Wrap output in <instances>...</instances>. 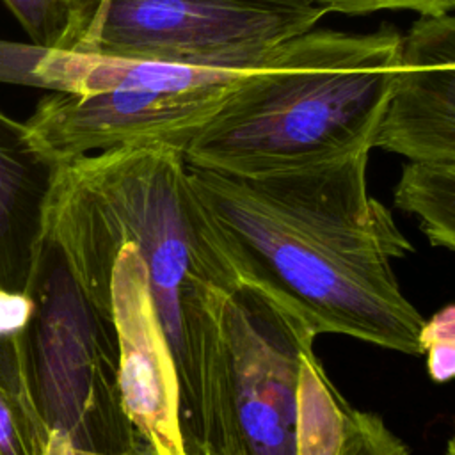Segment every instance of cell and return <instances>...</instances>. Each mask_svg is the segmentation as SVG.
Instances as JSON below:
<instances>
[{
  "instance_id": "cell-14",
  "label": "cell",
  "mask_w": 455,
  "mask_h": 455,
  "mask_svg": "<svg viewBox=\"0 0 455 455\" xmlns=\"http://www.w3.org/2000/svg\"><path fill=\"white\" fill-rule=\"evenodd\" d=\"M336 455H409V450L379 416L354 409L347 414Z\"/></svg>"
},
{
  "instance_id": "cell-15",
  "label": "cell",
  "mask_w": 455,
  "mask_h": 455,
  "mask_svg": "<svg viewBox=\"0 0 455 455\" xmlns=\"http://www.w3.org/2000/svg\"><path fill=\"white\" fill-rule=\"evenodd\" d=\"M419 343L430 377L435 382L455 379V306H446L423 322Z\"/></svg>"
},
{
  "instance_id": "cell-2",
  "label": "cell",
  "mask_w": 455,
  "mask_h": 455,
  "mask_svg": "<svg viewBox=\"0 0 455 455\" xmlns=\"http://www.w3.org/2000/svg\"><path fill=\"white\" fill-rule=\"evenodd\" d=\"M30 252H53L110 325V272L137 243L174 355L181 400L210 396L224 370V304L238 286L192 188L183 151L126 146L55 165Z\"/></svg>"
},
{
  "instance_id": "cell-1",
  "label": "cell",
  "mask_w": 455,
  "mask_h": 455,
  "mask_svg": "<svg viewBox=\"0 0 455 455\" xmlns=\"http://www.w3.org/2000/svg\"><path fill=\"white\" fill-rule=\"evenodd\" d=\"M366 167L368 155H355L256 176L188 165V176L240 284L315 336L345 334L416 355L425 318L393 270L414 247L370 196Z\"/></svg>"
},
{
  "instance_id": "cell-13",
  "label": "cell",
  "mask_w": 455,
  "mask_h": 455,
  "mask_svg": "<svg viewBox=\"0 0 455 455\" xmlns=\"http://www.w3.org/2000/svg\"><path fill=\"white\" fill-rule=\"evenodd\" d=\"M30 41L48 50H71L82 32L80 0H4Z\"/></svg>"
},
{
  "instance_id": "cell-6",
  "label": "cell",
  "mask_w": 455,
  "mask_h": 455,
  "mask_svg": "<svg viewBox=\"0 0 455 455\" xmlns=\"http://www.w3.org/2000/svg\"><path fill=\"white\" fill-rule=\"evenodd\" d=\"M315 338L259 290L229 291L224 352L235 455H299L300 371Z\"/></svg>"
},
{
  "instance_id": "cell-3",
  "label": "cell",
  "mask_w": 455,
  "mask_h": 455,
  "mask_svg": "<svg viewBox=\"0 0 455 455\" xmlns=\"http://www.w3.org/2000/svg\"><path fill=\"white\" fill-rule=\"evenodd\" d=\"M402 34L311 28L245 69L183 151L192 167L272 174L370 155L395 87Z\"/></svg>"
},
{
  "instance_id": "cell-4",
  "label": "cell",
  "mask_w": 455,
  "mask_h": 455,
  "mask_svg": "<svg viewBox=\"0 0 455 455\" xmlns=\"http://www.w3.org/2000/svg\"><path fill=\"white\" fill-rule=\"evenodd\" d=\"M66 91L43 98L25 123L53 167L126 146L181 151L245 69L192 68L71 52Z\"/></svg>"
},
{
  "instance_id": "cell-11",
  "label": "cell",
  "mask_w": 455,
  "mask_h": 455,
  "mask_svg": "<svg viewBox=\"0 0 455 455\" xmlns=\"http://www.w3.org/2000/svg\"><path fill=\"white\" fill-rule=\"evenodd\" d=\"M50 428L32 379L27 332L0 341V455H48Z\"/></svg>"
},
{
  "instance_id": "cell-18",
  "label": "cell",
  "mask_w": 455,
  "mask_h": 455,
  "mask_svg": "<svg viewBox=\"0 0 455 455\" xmlns=\"http://www.w3.org/2000/svg\"><path fill=\"white\" fill-rule=\"evenodd\" d=\"M36 315V302L27 291L0 286V341L27 332Z\"/></svg>"
},
{
  "instance_id": "cell-17",
  "label": "cell",
  "mask_w": 455,
  "mask_h": 455,
  "mask_svg": "<svg viewBox=\"0 0 455 455\" xmlns=\"http://www.w3.org/2000/svg\"><path fill=\"white\" fill-rule=\"evenodd\" d=\"M329 12L370 14L379 11H412L423 14L455 12V0H306Z\"/></svg>"
},
{
  "instance_id": "cell-16",
  "label": "cell",
  "mask_w": 455,
  "mask_h": 455,
  "mask_svg": "<svg viewBox=\"0 0 455 455\" xmlns=\"http://www.w3.org/2000/svg\"><path fill=\"white\" fill-rule=\"evenodd\" d=\"M50 52L34 43L0 41V82L50 89L44 69Z\"/></svg>"
},
{
  "instance_id": "cell-19",
  "label": "cell",
  "mask_w": 455,
  "mask_h": 455,
  "mask_svg": "<svg viewBox=\"0 0 455 455\" xmlns=\"http://www.w3.org/2000/svg\"><path fill=\"white\" fill-rule=\"evenodd\" d=\"M446 455H455V430H453V435H451V437H450V441H448Z\"/></svg>"
},
{
  "instance_id": "cell-8",
  "label": "cell",
  "mask_w": 455,
  "mask_h": 455,
  "mask_svg": "<svg viewBox=\"0 0 455 455\" xmlns=\"http://www.w3.org/2000/svg\"><path fill=\"white\" fill-rule=\"evenodd\" d=\"M108 295L123 414L153 455H188L178 370L137 243L126 242L116 254Z\"/></svg>"
},
{
  "instance_id": "cell-20",
  "label": "cell",
  "mask_w": 455,
  "mask_h": 455,
  "mask_svg": "<svg viewBox=\"0 0 455 455\" xmlns=\"http://www.w3.org/2000/svg\"><path fill=\"white\" fill-rule=\"evenodd\" d=\"M137 455H153L151 453V450L146 446V444H142L140 448H139V451H137Z\"/></svg>"
},
{
  "instance_id": "cell-10",
  "label": "cell",
  "mask_w": 455,
  "mask_h": 455,
  "mask_svg": "<svg viewBox=\"0 0 455 455\" xmlns=\"http://www.w3.org/2000/svg\"><path fill=\"white\" fill-rule=\"evenodd\" d=\"M53 165L36 149L25 123L0 112V286L9 288L18 254V228L37 220Z\"/></svg>"
},
{
  "instance_id": "cell-5",
  "label": "cell",
  "mask_w": 455,
  "mask_h": 455,
  "mask_svg": "<svg viewBox=\"0 0 455 455\" xmlns=\"http://www.w3.org/2000/svg\"><path fill=\"white\" fill-rule=\"evenodd\" d=\"M71 52L192 68L249 69L327 14L306 0H80Z\"/></svg>"
},
{
  "instance_id": "cell-9",
  "label": "cell",
  "mask_w": 455,
  "mask_h": 455,
  "mask_svg": "<svg viewBox=\"0 0 455 455\" xmlns=\"http://www.w3.org/2000/svg\"><path fill=\"white\" fill-rule=\"evenodd\" d=\"M375 148L418 164H455V12L402 34L395 87Z\"/></svg>"
},
{
  "instance_id": "cell-7",
  "label": "cell",
  "mask_w": 455,
  "mask_h": 455,
  "mask_svg": "<svg viewBox=\"0 0 455 455\" xmlns=\"http://www.w3.org/2000/svg\"><path fill=\"white\" fill-rule=\"evenodd\" d=\"M36 316L32 379L50 432L76 448L112 453L110 414L121 409V400L114 396L117 384L107 377L100 347L105 322L59 259L43 281Z\"/></svg>"
},
{
  "instance_id": "cell-12",
  "label": "cell",
  "mask_w": 455,
  "mask_h": 455,
  "mask_svg": "<svg viewBox=\"0 0 455 455\" xmlns=\"http://www.w3.org/2000/svg\"><path fill=\"white\" fill-rule=\"evenodd\" d=\"M395 204L419 220L432 245L455 252V164L409 162L396 183Z\"/></svg>"
}]
</instances>
